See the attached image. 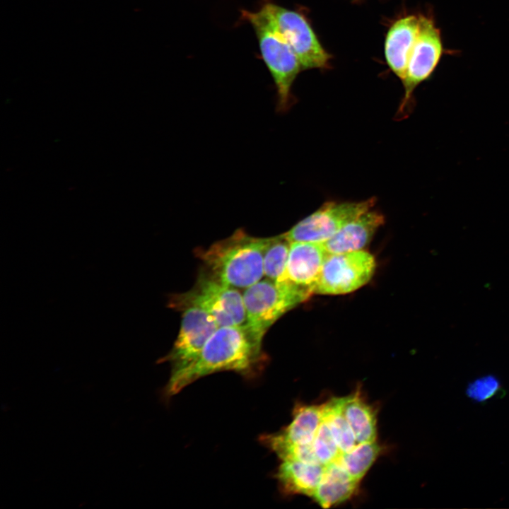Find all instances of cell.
I'll return each mask as SVG.
<instances>
[{"label":"cell","instance_id":"1","mask_svg":"<svg viewBox=\"0 0 509 509\" xmlns=\"http://www.w3.org/2000/svg\"><path fill=\"white\" fill-rule=\"evenodd\" d=\"M265 362L262 344L252 339L245 326L221 327L191 365L170 373L163 394L165 397H171L194 381L221 371L254 377Z\"/></svg>","mask_w":509,"mask_h":509},{"label":"cell","instance_id":"2","mask_svg":"<svg viewBox=\"0 0 509 509\" xmlns=\"http://www.w3.org/2000/svg\"><path fill=\"white\" fill-rule=\"evenodd\" d=\"M269 238L249 235L243 229L218 240L197 255L204 270L221 282L247 288L264 276L263 259Z\"/></svg>","mask_w":509,"mask_h":509},{"label":"cell","instance_id":"3","mask_svg":"<svg viewBox=\"0 0 509 509\" xmlns=\"http://www.w3.org/2000/svg\"><path fill=\"white\" fill-rule=\"evenodd\" d=\"M241 18L252 27L261 56L274 80L276 91V111L286 112L294 104L293 84L303 71L300 63L288 42L274 28L264 13L241 10Z\"/></svg>","mask_w":509,"mask_h":509},{"label":"cell","instance_id":"4","mask_svg":"<svg viewBox=\"0 0 509 509\" xmlns=\"http://www.w3.org/2000/svg\"><path fill=\"white\" fill-rule=\"evenodd\" d=\"M170 306L178 310L189 305L198 307L215 320L219 327L245 326L246 314L243 296L233 286L211 276L204 269L190 291L175 295Z\"/></svg>","mask_w":509,"mask_h":509},{"label":"cell","instance_id":"5","mask_svg":"<svg viewBox=\"0 0 509 509\" xmlns=\"http://www.w3.org/2000/svg\"><path fill=\"white\" fill-rule=\"evenodd\" d=\"M259 9L292 48L303 70L330 67L332 57L322 45L303 13L271 0H264Z\"/></svg>","mask_w":509,"mask_h":509},{"label":"cell","instance_id":"6","mask_svg":"<svg viewBox=\"0 0 509 509\" xmlns=\"http://www.w3.org/2000/svg\"><path fill=\"white\" fill-rule=\"evenodd\" d=\"M375 203V197L357 201H327L283 234L290 242H324L345 225L374 208Z\"/></svg>","mask_w":509,"mask_h":509},{"label":"cell","instance_id":"7","mask_svg":"<svg viewBox=\"0 0 509 509\" xmlns=\"http://www.w3.org/2000/svg\"><path fill=\"white\" fill-rule=\"evenodd\" d=\"M375 266L374 257L361 250L329 253L321 269L314 293L339 295L353 292L370 281Z\"/></svg>","mask_w":509,"mask_h":509},{"label":"cell","instance_id":"8","mask_svg":"<svg viewBox=\"0 0 509 509\" xmlns=\"http://www.w3.org/2000/svg\"><path fill=\"white\" fill-rule=\"evenodd\" d=\"M242 296L246 314L245 327L260 344L269 329L298 305L290 294L267 279L245 288Z\"/></svg>","mask_w":509,"mask_h":509},{"label":"cell","instance_id":"9","mask_svg":"<svg viewBox=\"0 0 509 509\" xmlns=\"http://www.w3.org/2000/svg\"><path fill=\"white\" fill-rule=\"evenodd\" d=\"M419 16V34L402 81L404 95L397 110V116L400 117L407 116L416 88L431 76L443 53L440 30L432 18L426 16Z\"/></svg>","mask_w":509,"mask_h":509},{"label":"cell","instance_id":"10","mask_svg":"<svg viewBox=\"0 0 509 509\" xmlns=\"http://www.w3.org/2000/svg\"><path fill=\"white\" fill-rule=\"evenodd\" d=\"M322 242H291L285 271L275 283L299 304L315 294V288L329 255Z\"/></svg>","mask_w":509,"mask_h":509},{"label":"cell","instance_id":"11","mask_svg":"<svg viewBox=\"0 0 509 509\" xmlns=\"http://www.w3.org/2000/svg\"><path fill=\"white\" fill-rule=\"evenodd\" d=\"M180 310L182 315L177 337L169 353L159 361L170 363L171 373L191 365L219 327L209 314L198 307L189 305Z\"/></svg>","mask_w":509,"mask_h":509},{"label":"cell","instance_id":"12","mask_svg":"<svg viewBox=\"0 0 509 509\" xmlns=\"http://www.w3.org/2000/svg\"><path fill=\"white\" fill-rule=\"evenodd\" d=\"M323 421V404L296 406L291 422L281 431L260 436L263 445L269 450L279 445L312 444Z\"/></svg>","mask_w":509,"mask_h":509},{"label":"cell","instance_id":"13","mask_svg":"<svg viewBox=\"0 0 509 509\" xmlns=\"http://www.w3.org/2000/svg\"><path fill=\"white\" fill-rule=\"evenodd\" d=\"M420 16L407 15L397 19L389 28L385 42V57L390 70L401 80L419 30Z\"/></svg>","mask_w":509,"mask_h":509},{"label":"cell","instance_id":"14","mask_svg":"<svg viewBox=\"0 0 509 509\" xmlns=\"http://www.w3.org/2000/svg\"><path fill=\"white\" fill-rule=\"evenodd\" d=\"M384 223L383 214L373 208L345 225L322 243L330 254L361 250Z\"/></svg>","mask_w":509,"mask_h":509},{"label":"cell","instance_id":"15","mask_svg":"<svg viewBox=\"0 0 509 509\" xmlns=\"http://www.w3.org/2000/svg\"><path fill=\"white\" fill-rule=\"evenodd\" d=\"M325 465L296 460L281 461L276 478L286 494H303L312 497L324 474Z\"/></svg>","mask_w":509,"mask_h":509},{"label":"cell","instance_id":"16","mask_svg":"<svg viewBox=\"0 0 509 509\" xmlns=\"http://www.w3.org/2000/svg\"><path fill=\"white\" fill-rule=\"evenodd\" d=\"M358 482L335 461L325 465L322 478L312 498L321 507L330 508L350 498L356 491Z\"/></svg>","mask_w":509,"mask_h":509},{"label":"cell","instance_id":"17","mask_svg":"<svg viewBox=\"0 0 509 509\" xmlns=\"http://www.w3.org/2000/svg\"><path fill=\"white\" fill-rule=\"evenodd\" d=\"M342 411L358 443L375 441L376 412L373 407L363 399L359 390L342 397Z\"/></svg>","mask_w":509,"mask_h":509},{"label":"cell","instance_id":"18","mask_svg":"<svg viewBox=\"0 0 509 509\" xmlns=\"http://www.w3.org/2000/svg\"><path fill=\"white\" fill-rule=\"evenodd\" d=\"M323 421L341 452H346L358 443L352 428L342 411V397L332 398L323 404Z\"/></svg>","mask_w":509,"mask_h":509},{"label":"cell","instance_id":"19","mask_svg":"<svg viewBox=\"0 0 509 509\" xmlns=\"http://www.w3.org/2000/svg\"><path fill=\"white\" fill-rule=\"evenodd\" d=\"M381 447L375 442L357 443L351 450L343 452L338 461L355 479L365 475L380 453Z\"/></svg>","mask_w":509,"mask_h":509},{"label":"cell","instance_id":"20","mask_svg":"<svg viewBox=\"0 0 509 509\" xmlns=\"http://www.w3.org/2000/svg\"><path fill=\"white\" fill-rule=\"evenodd\" d=\"M291 242L283 234L269 237L263 259L264 276L276 283L283 275L290 250Z\"/></svg>","mask_w":509,"mask_h":509},{"label":"cell","instance_id":"21","mask_svg":"<svg viewBox=\"0 0 509 509\" xmlns=\"http://www.w3.org/2000/svg\"><path fill=\"white\" fill-rule=\"evenodd\" d=\"M312 446L319 462L324 465L337 461L342 454L324 421L316 433Z\"/></svg>","mask_w":509,"mask_h":509},{"label":"cell","instance_id":"22","mask_svg":"<svg viewBox=\"0 0 509 509\" xmlns=\"http://www.w3.org/2000/svg\"><path fill=\"white\" fill-rule=\"evenodd\" d=\"M503 392L499 380L493 375L476 378L470 382L466 388L467 396L479 403L486 402Z\"/></svg>","mask_w":509,"mask_h":509},{"label":"cell","instance_id":"23","mask_svg":"<svg viewBox=\"0 0 509 509\" xmlns=\"http://www.w3.org/2000/svg\"><path fill=\"white\" fill-rule=\"evenodd\" d=\"M351 1H354V2H357V1H360V0H351Z\"/></svg>","mask_w":509,"mask_h":509}]
</instances>
